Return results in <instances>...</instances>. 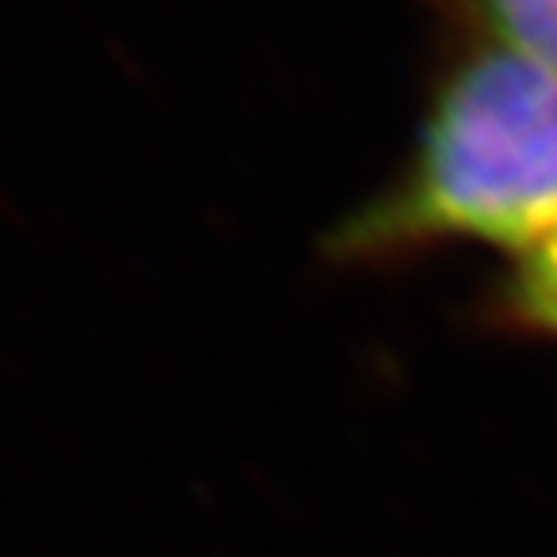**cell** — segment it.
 <instances>
[{
    "mask_svg": "<svg viewBox=\"0 0 557 557\" xmlns=\"http://www.w3.org/2000/svg\"><path fill=\"white\" fill-rule=\"evenodd\" d=\"M557 236V70L480 44L437 86L410 159L337 225L341 263L403 260L445 240L531 256Z\"/></svg>",
    "mask_w": 557,
    "mask_h": 557,
    "instance_id": "1",
    "label": "cell"
},
{
    "mask_svg": "<svg viewBox=\"0 0 557 557\" xmlns=\"http://www.w3.org/2000/svg\"><path fill=\"white\" fill-rule=\"evenodd\" d=\"M480 44L527 54L557 70V0H445Z\"/></svg>",
    "mask_w": 557,
    "mask_h": 557,
    "instance_id": "2",
    "label": "cell"
},
{
    "mask_svg": "<svg viewBox=\"0 0 557 557\" xmlns=\"http://www.w3.org/2000/svg\"><path fill=\"white\" fill-rule=\"evenodd\" d=\"M515 310L527 322L557 333V236L522 256L519 278H515Z\"/></svg>",
    "mask_w": 557,
    "mask_h": 557,
    "instance_id": "3",
    "label": "cell"
}]
</instances>
